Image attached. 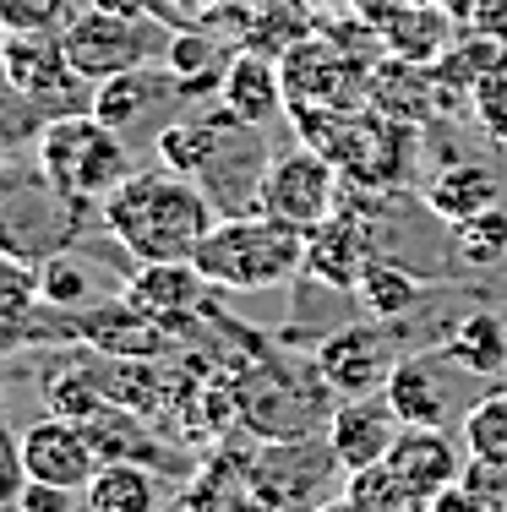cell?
Returning <instances> with one entry per match:
<instances>
[{
  "instance_id": "obj_1",
  "label": "cell",
  "mask_w": 507,
  "mask_h": 512,
  "mask_svg": "<svg viewBox=\"0 0 507 512\" xmlns=\"http://www.w3.org/2000/svg\"><path fill=\"white\" fill-rule=\"evenodd\" d=\"M99 224L137 262H191L213 229V202L175 169H131L99 202Z\"/></svg>"
},
{
  "instance_id": "obj_2",
  "label": "cell",
  "mask_w": 507,
  "mask_h": 512,
  "mask_svg": "<svg viewBox=\"0 0 507 512\" xmlns=\"http://www.w3.org/2000/svg\"><path fill=\"white\" fill-rule=\"evenodd\" d=\"M191 262L224 295H262V289H279L300 273V262H306V229L284 224V218L262 213V207L229 213L224 224L208 229V240L197 246Z\"/></svg>"
},
{
  "instance_id": "obj_3",
  "label": "cell",
  "mask_w": 507,
  "mask_h": 512,
  "mask_svg": "<svg viewBox=\"0 0 507 512\" xmlns=\"http://www.w3.org/2000/svg\"><path fill=\"white\" fill-rule=\"evenodd\" d=\"M33 164L44 169V180H55L77 202H104L131 175V153L120 142V131H110L93 115L44 120L39 137H33Z\"/></svg>"
},
{
  "instance_id": "obj_4",
  "label": "cell",
  "mask_w": 507,
  "mask_h": 512,
  "mask_svg": "<svg viewBox=\"0 0 507 512\" xmlns=\"http://www.w3.org/2000/svg\"><path fill=\"white\" fill-rule=\"evenodd\" d=\"M82 224H88V202L66 197L44 169H11L0 186V251L22 256V262H44L77 246Z\"/></svg>"
},
{
  "instance_id": "obj_5",
  "label": "cell",
  "mask_w": 507,
  "mask_h": 512,
  "mask_svg": "<svg viewBox=\"0 0 507 512\" xmlns=\"http://www.w3.org/2000/svg\"><path fill=\"white\" fill-rule=\"evenodd\" d=\"M0 77L39 120L93 115V82L66 60L60 33H6L0 39Z\"/></svg>"
},
{
  "instance_id": "obj_6",
  "label": "cell",
  "mask_w": 507,
  "mask_h": 512,
  "mask_svg": "<svg viewBox=\"0 0 507 512\" xmlns=\"http://www.w3.org/2000/svg\"><path fill=\"white\" fill-rule=\"evenodd\" d=\"M169 39L175 33L159 28L148 11H104V6H88L82 17H71L60 28L66 60L88 82H104V77L131 71V66H153V60L169 55Z\"/></svg>"
},
{
  "instance_id": "obj_7",
  "label": "cell",
  "mask_w": 507,
  "mask_h": 512,
  "mask_svg": "<svg viewBox=\"0 0 507 512\" xmlns=\"http://www.w3.org/2000/svg\"><path fill=\"white\" fill-rule=\"evenodd\" d=\"M257 207L273 213V218H284V224H295V229L328 224V218L338 213V164L328 153L306 148V142H300L295 153L268 158Z\"/></svg>"
},
{
  "instance_id": "obj_8",
  "label": "cell",
  "mask_w": 507,
  "mask_h": 512,
  "mask_svg": "<svg viewBox=\"0 0 507 512\" xmlns=\"http://www.w3.org/2000/svg\"><path fill=\"white\" fill-rule=\"evenodd\" d=\"M22 442V469L28 480H50V485H71V491H88V480L99 474V447H93L88 425L66 420V414H39L28 431L17 436Z\"/></svg>"
},
{
  "instance_id": "obj_9",
  "label": "cell",
  "mask_w": 507,
  "mask_h": 512,
  "mask_svg": "<svg viewBox=\"0 0 507 512\" xmlns=\"http://www.w3.org/2000/svg\"><path fill=\"white\" fill-rule=\"evenodd\" d=\"M393 344L382 327H338L317 344V376L322 387L338 398H366V393H382L388 387V371H393Z\"/></svg>"
},
{
  "instance_id": "obj_10",
  "label": "cell",
  "mask_w": 507,
  "mask_h": 512,
  "mask_svg": "<svg viewBox=\"0 0 507 512\" xmlns=\"http://www.w3.org/2000/svg\"><path fill=\"white\" fill-rule=\"evenodd\" d=\"M371 224L366 213H333L328 224L306 229V262H300V273L311 278V284L322 289H338V295H355L360 273H366L371 262Z\"/></svg>"
},
{
  "instance_id": "obj_11",
  "label": "cell",
  "mask_w": 507,
  "mask_h": 512,
  "mask_svg": "<svg viewBox=\"0 0 507 512\" xmlns=\"http://www.w3.org/2000/svg\"><path fill=\"white\" fill-rule=\"evenodd\" d=\"M213 284L202 278L197 262H142L137 273L120 284V300H126L131 311L153 316L159 327H175L186 322V316H197L208 306Z\"/></svg>"
},
{
  "instance_id": "obj_12",
  "label": "cell",
  "mask_w": 507,
  "mask_h": 512,
  "mask_svg": "<svg viewBox=\"0 0 507 512\" xmlns=\"http://www.w3.org/2000/svg\"><path fill=\"white\" fill-rule=\"evenodd\" d=\"M398 436V414L388 409V398L366 393V398H344L333 414H328V447L338 458V469L355 474L366 463H382L388 458Z\"/></svg>"
},
{
  "instance_id": "obj_13",
  "label": "cell",
  "mask_w": 507,
  "mask_h": 512,
  "mask_svg": "<svg viewBox=\"0 0 507 512\" xmlns=\"http://www.w3.org/2000/svg\"><path fill=\"white\" fill-rule=\"evenodd\" d=\"M219 99H224V115H235L240 126H268V120L284 115L289 93H284V77L273 66V55L262 50H240L235 60H224V82H219Z\"/></svg>"
},
{
  "instance_id": "obj_14",
  "label": "cell",
  "mask_w": 507,
  "mask_h": 512,
  "mask_svg": "<svg viewBox=\"0 0 507 512\" xmlns=\"http://www.w3.org/2000/svg\"><path fill=\"white\" fill-rule=\"evenodd\" d=\"M442 365L448 355H398L393 371H388V409L398 414V425H442L453 409V393L442 382Z\"/></svg>"
},
{
  "instance_id": "obj_15",
  "label": "cell",
  "mask_w": 507,
  "mask_h": 512,
  "mask_svg": "<svg viewBox=\"0 0 507 512\" xmlns=\"http://www.w3.org/2000/svg\"><path fill=\"white\" fill-rule=\"evenodd\" d=\"M453 11L437 6V0H409V6H393L377 17V33L388 44L393 60H409V66H437L442 50L458 39L453 33Z\"/></svg>"
},
{
  "instance_id": "obj_16",
  "label": "cell",
  "mask_w": 507,
  "mask_h": 512,
  "mask_svg": "<svg viewBox=\"0 0 507 512\" xmlns=\"http://www.w3.org/2000/svg\"><path fill=\"white\" fill-rule=\"evenodd\" d=\"M388 463L420 496H442L448 485H458V474H464V458H458L453 436L442 431V425H398Z\"/></svg>"
},
{
  "instance_id": "obj_17",
  "label": "cell",
  "mask_w": 507,
  "mask_h": 512,
  "mask_svg": "<svg viewBox=\"0 0 507 512\" xmlns=\"http://www.w3.org/2000/svg\"><path fill=\"white\" fill-rule=\"evenodd\" d=\"M164 333L153 316L131 311L126 300H115V306H82V344H93L104 360H159L164 355Z\"/></svg>"
},
{
  "instance_id": "obj_18",
  "label": "cell",
  "mask_w": 507,
  "mask_h": 512,
  "mask_svg": "<svg viewBox=\"0 0 507 512\" xmlns=\"http://www.w3.org/2000/svg\"><path fill=\"white\" fill-rule=\"evenodd\" d=\"M175 71H153V66H131L115 77L93 82V120H104L110 131H131L137 120H148L159 104L175 99Z\"/></svg>"
},
{
  "instance_id": "obj_19",
  "label": "cell",
  "mask_w": 507,
  "mask_h": 512,
  "mask_svg": "<svg viewBox=\"0 0 507 512\" xmlns=\"http://www.w3.org/2000/svg\"><path fill=\"white\" fill-rule=\"evenodd\" d=\"M426 207L442 218V224H464V218H480L491 213V207H502V186L491 169H480L475 158H453V164H442L437 175L426 180Z\"/></svg>"
},
{
  "instance_id": "obj_20",
  "label": "cell",
  "mask_w": 507,
  "mask_h": 512,
  "mask_svg": "<svg viewBox=\"0 0 507 512\" xmlns=\"http://www.w3.org/2000/svg\"><path fill=\"white\" fill-rule=\"evenodd\" d=\"M39 306H44L39 262H22V256L0 251V355L28 349V333H33Z\"/></svg>"
},
{
  "instance_id": "obj_21",
  "label": "cell",
  "mask_w": 507,
  "mask_h": 512,
  "mask_svg": "<svg viewBox=\"0 0 507 512\" xmlns=\"http://www.w3.org/2000/svg\"><path fill=\"white\" fill-rule=\"evenodd\" d=\"M507 66V28H458V39L442 50V60L431 66V77H437V88H475L480 77H491V71Z\"/></svg>"
},
{
  "instance_id": "obj_22",
  "label": "cell",
  "mask_w": 507,
  "mask_h": 512,
  "mask_svg": "<svg viewBox=\"0 0 507 512\" xmlns=\"http://www.w3.org/2000/svg\"><path fill=\"white\" fill-rule=\"evenodd\" d=\"M88 512H159V480L148 463H99V474L88 480Z\"/></svg>"
},
{
  "instance_id": "obj_23",
  "label": "cell",
  "mask_w": 507,
  "mask_h": 512,
  "mask_svg": "<svg viewBox=\"0 0 507 512\" xmlns=\"http://www.w3.org/2000/svg\"><path fill=\"white\" fill-rule=\"evenodd\" d=\"M355 300H360V311H366L371 322H404V316L426 300V289H420V278L404 273L398 262L371 256L366 273H360V284H355Z\"/></svg>"
},
{
  "instance_id": "obj_24",
  "label": "cell",
  "mask_w": 507,
  "mask_h": 512,
  "mask_svg": "<svg viewBox=\"0 0 507 512\" xmlns=\"http://www.w3.org/2000/svg\"><path fill=\"white\" fill-rule=\"evenodd\" d=\"M442 355H448V365H458L464 376H497L507 365V333L497 316L486 311H469L464 322L448 333V344H442Z\"/></svg>"
},
{
  "instance_id": "obj_25",
  "label": "cell",
  "mask_w": 507,
  "mask_h": 512,
  "mask_svg": "<svg viewBox=\"0 0 507 512\" xmlns=\"http://www.w3.org/2000/svg\"><path fill=\"white\" fill-rule=\"evenodd\" d=\"M344 496H349L360 512H426V507H431V496H420L388 458H382V463H366V469L349 474V491H344Z\"/></svg>"
},
{
  "instance_id": "obj_26",
  "label": "cell",
  "mask_w": 507,
  "mask_h": 512,
  "mask_svg": "<svg viewBox=\"0 0 507 512\" xmlns=\"http://www.w3.org/2000/svg\"><path fill=\"white\" fill-rule=\"evenodd\" d=\"M39 289H44V300L60 306V311L93 306V273H88V262H82V256H71V251L44 256V262H39Z\"/></svg>"
},
{
  "instance_id": "obj_27",
  "label": "cell",
  "mask_w": 507,
  "mask_h": 512,
  "mask_svg": "<svg viewBox=\"0 0 507 512\" xmlns=\"http://www.w3.org/2000/svg\"><path fill=\"white\" fill-rule=\"evenodd\" d=\"M458 431H464V447L480 458H507V387L502 393H486L475 398V404L464 409V420H458Z\"/></svg>"
},
{
  "instance_id": "obj_28",
  "label": "cell",
  "mask_w": 507,
  "mask_h": 512,
  "mask_svg": "<svg viewBox=\"0 0 507 512\" xmlns=\"http://www.w3.org/2000/svg\"><path fill=\"white\" fill-rule=\"evenodd\" d=\"M453 251L464 256V262H475V267L502 262V256H507V213H502V207H491V213H480V218L453 224Z\"/></svg>"
},
{
  "instance_id": "obj_29",
  "label": "cell",
  "mask_w": 507,
  "mask_h": 512,
  "mask_svg": "<svg viewBox=\"0 0 507 512\" xmlns=\"http://www.w3.org/2000/svg\"><path fill=\"white\" fill-rule=\"evenodd\" d=\"M104 404H110V393H104V376L88 371V365H77V371H60L50 382V409L66 414V420H93Z\"/></svg>"
},
{
  "instance_id": "obj_30",
  "label": "cell",
  "mask_w": 507,
  "mask_h": 512,
  "mask_svg": "<svg viewBox=\"0 0 507 512\" xmlns=\"http://www.w3.org/2000/svg\"><path fill=\"white\" fill-rule=\"evenodd\" d=\"M71 22V0H0L6 33H60Z\"/></svg>"
},
{
  "instance_id": "obj_31",
  "label": "cell",
  "mask_w": 507,
  "mask_h": 512,
  "mask_svg": "<svg viewBox=\"0 0 507 512\" xmlns=\"http://www.w3.org/2000/svg\"><path fill=\"white\" fill-rule=\"evenodd\" d=\"M458 485H464V491L475 496L486 512H507V458H480V453H469L464 474H458Z\"/></svg>"
},
{
  "instance_id": "obj_32",
  "label": "cell",
  "mask_w": 507,
  "mask_h": 512,
  "mask_svg": "<svg viewBox=\"0 0 507 512\" xmlns=\"http://www.w3.org/2000/svg\"><path fill=\"white\" fill-rule=\"evenodd\" d=\"M469 109H475L480 131L507 148V66L491 71V77H480L475 88H469Z\"/></svg>"
},
{
  "instance_id": "obj_33",
  "label": "cell",
  "mask_w": 507,
  "mask_h": 512,
  "mask_svg": "<svg viewBox=\"0 0 507 512\" xmlns=\"http://www.w3.org/2000/svg\"><path fill=\"white\" fill-rule=\"evenodd\" d=\"M17 502L28 512H88V491H71V485H50V480H22Z\"/></svg>"
},
{
  "instance_id": "obj_34",
  "label": "cell",
  "mask_w": 507,
  "mask_h": 512,
  "mask_svg": "<svg viewBox=\"0 0 507 512\" xmlns=\"http://www.w3.org/2000/svg\"><path fill=\"white\" fill-rule=\"evenodd\" d=\"M28 469H22V442H11L6 420H0V496H17Z\"/></svg>"
},
{
  "instance_id": "obj_35",
  "label": "cell",
  "mask_w": 507,
  "mask_h": 512,
  "mask_svg": "<svg viewBox=\"0 0 507 512\" xmlns=\"http://www.w3.org/2000/svg\"><path fill=\"white\" fill-rule=\"evenodd\" d=\"M426 512H486V507H480L475 496L464 491V485H448L442 496H431V507H426Z\"/></svg>"
},
{
  "instance_id": "obj_36",
  "label": "cell",
  "mask_w": 507,
  "mask_h": 512,
  "mask_svg": "<svg viewBox=\"0 0 507 512\" xmlns=\"http://www.w3.org/2000/svg\"><path fill=\"white\" fill-rule=\"evenodd\" d=\"M311 512H360L355 502H349V496H328V502H317Z\"/></svg>"
},
{
  "instance_id": "obj_37",
  "label": "cell",
  "mask_w": 507,
  "mask_h": 512,
  "mask_svg": "<svg viewBox=\"0 0 507 512\" xmlns=\"http://www.w3.org/2000/svg\"><path fill=\"white\" fill-rule=\"evenodd\" d=\"M300 6H311V11H344L349 0H300Z\"/></svg>"
},
{
  "instance_id": "obj_38",
  "label": "cell",
  "mask_w": 507,
  "mask_h": 512,
  "mask_svg": "<svg viewBox=\"0 0 507 512\" xmlns=\"http://www.w3.org/2000/svg\"><path fill=\"white\" fill-rule=\"evenodd\" d=\"M437 6H448L453 17H469V6H475V0H437Z\"/></svg>"
},
{
  "instance_id": "obj_39",
  "label": "cell",
  "mask_w": 507,
  "mask_h": 512,
  "mask_svg": "<svg viewBox=\"0 0 507 512\" xmlns=\"http://www.w3.org/2000/svg\"><path fill=\"white\" fill-rule=\"evenodd\" d=\"M0 512H28V507H22L17 496H0Z\"/></svg>"
},
{
  "instance_id": "obj_40",
  "label": "cell",
  "mask_w": 507,
  "mask_h": 512,
  "mask_svg": "<svg viewBox=\"0 0 507 512\" xmlns=\"http://www.w3.org/2000/svg\"><path fill=\"white\" fill-rule=\"evenodd\" d=\"M6 175H11V169H6V158H0V186H6Z\"/></svg>"
},
{
  "instance_id": "obj_41",
  "label": "cell",
  "mask_w": 507,
  "mask_h": 512,
  "mask_svg": "<svg viewBox=\"0 0 507 512\" xmlns=\"http://www.w3.org/2000/svg\"><path fill=\"white\" fill-rule=\"evenodd\" d=\"M0 39H6V28H0Z\"/></svg>"
}]
</instances>
